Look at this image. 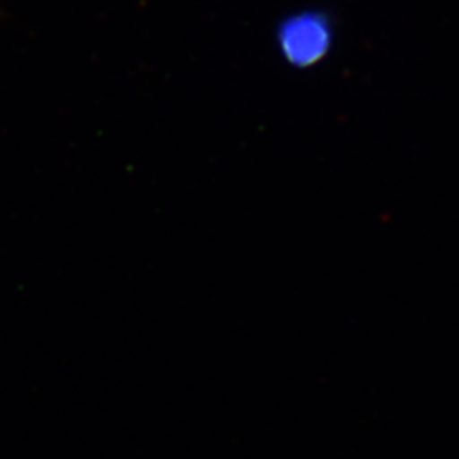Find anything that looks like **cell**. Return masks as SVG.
<instances>
[{
    "label": "cell",
    "instance_id": "1",
    "mask_svg": "<svg viewBox=\"0 0 459 459\" xmlns=\"http://www.w3.org/2000/svg\"><path fill=\"white\" fill-rule=\"evenodd\" d=\"M332 39L330 19L320 13L295 14L279 26L281 53L291 65L299 68L315 65L327 56Z\"/></svg>",
    "mask_w": 459,
    "mask_h": 459
}]
</instances>
